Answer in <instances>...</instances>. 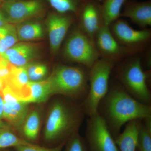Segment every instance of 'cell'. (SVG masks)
<instances>
[{
    "label": "cell",
    "mask_w": 151,
    "mask_h": 151,
    "mask_svg": "<svg viewBox=\"0 0 151 151\" xmlns=\"http://www.w3.org/2000/svg\"><path fill=\"white\" fill-rule=\"evenodd\" d=\"M98 112L105 120L114 138L128 122L151 118V105L138 101L120 84L109 87L99 105Z\"/></svg>",
    "instance_id": "1"
},
{
    "label": "cell",
    "mask_w": 151,
    "mask_h": 151,
    "mask_svg": "<svg viewBox=\"0 0 151 151\" xmlns=\"http://www.w3.org/2000/svg\"><path fill=\"white\" fill-rule=\"evenodd\" d=\"M86 116L83 103L72 104L63 100L52 105L44 133V140L55 146L65 143L78 133Z\"/></svg>",
    "instance_id": "2"
},
{
    "label": "cell",
    "mask_w": 151,
    "mask_h": 151,
    "mask_svg": "<svg viewBox=\"0 0 151 151\" xmlns=\"http://www.w3.org/2000/svg\"><path fill=\"white\" fill-rule=\"evenodd\" d=\"M89 70L86 68L60 65L49 77L52 94L84 101L89 91Z\"/></svg>",
    "instance_id": "3"
},
{
    "label": "cell",
    "mask_w": 151,
    "mask_h": 151,
    "mask_svg": "<svg viewBox=\"0 0 151 151\" xmlns=\"http://www.w3.org/2000/svg\"><path fill=\"white\" fill-rule=\"evenodd\" d=\"M149 73L143 70L140 58L134 57L119 66L116 77L119 84L132 97L150 105L151 93L147 84Z\"/></svg>",
    "instance_id": "4"
},
{
    "label": "cell",
    "mask_w": 151,
    "mask_h": 151,
    "mask_svg": "<svg viewBox=\"0 0 151 151\" xmlns=\"http://www.w3.org/2000/svg\"><path fill=\"white\" fill-rule=\"evenodd\" d=\"M114 64L102 58L96 61L89 70V91L83 101L86 116L98 112L100 102L108 93L109 79Z\"/></svg>",
    "instance_id": "5"
},
{
    "label": "cell",
    "mask_w": 151,
    "mask_h": 151,
    "mask_svg": "<svg viewBox=\"0 0 151 151\" xmlns=\"http://www.w3.org/2000/svg\"><path fill=\"white\" fill-rule=\"evenodd\" d=\"M65 58L89 69L100 58L94 41L78 26L73 29L63 47Z\"/></svg>",
    "instance_id": "6"
},
{
    "label": "cell",
    "mask_w": 151,
    "mask_h": 151,
    "mask_svg": "<svg viewBox=\"0 0 151 151\" xmlns=\"http://www.w3.org/2000/svg\"><path fill=\"white\" fill-rule=\"evenodd\" d=\"M84 139L89 151H119L115 138L98 112L87 120Z\"/></svg>",
    "instance_id": "7"
},
{
    "label": "cell",
    "mask_w": 151,
    "mask_h": 151,
    "mask_svg": "<svg viewBox=\"0 0 151 151\" xmlns=\"http://www.w3.org/2000/svg\"><path fill=\"white\" fill-rule=\"evenodd\" d=\"M94 42L100 58L113 64L138 52L119 44L112 35L109 26L105 24L96 35Z\"/></svg>",
    "instance_id": "8"
},
{
    "label": "cell",
    "mask_w": 151,
    "mask_h": 151,
    "mask_svg": "<svg viewBox=\"0 0 151 151\" xmlns=\"http://www.w3.org/2000/svg\"><path fill=\"white\" fill-rule=\"evenodd\" d=\"M109 27L112 35L119 44L138 52L150 40V29H134L123 19L116 20L109 26Z\"/></svg>",
    "instance_id": "9"
},
{
    "label": "cell",
    "mask_w": 151,
    "mask_h": 151,
    "mask_svg": "<svg viewBox=\"0 0 151 151\" xmlns=\"http://www.w3.org/2000/svg\"><path fill=\"white\" fill-rule=\"evenodd\" d=\"M9 23L19 24L38 17L44 9L41 0H4L0 6Z\"/></svg>",
    "instance_id": "10"
},
{
    "label": "cell",
    "mask_w": 151,
    "mask_h": 151,
    "mask_svg": "<svg viewBox=\"0 0 151 151\" xmlns=\"http://www.w3.org/2000/svg\"><path fill=\"white\" fill-rule=\"evenodd\" d=\"M4 101L3 119L8 124L21 131L28 115L27 103L20 101L8 86L0 91Z\"/></svg>",
    "instance_id": "11"
},
{
    "label": "cell",
    "mask_w": 151,
    "mask_h": 151,
    "mask_svg": "<svg viewBox=\"0 0 151 151\" xmlns=\"http://www.w3.org/2000/svg\"><path fill=\"white\" fill-rule=\"evenodd\" d=\"M77 16L78 27L94 41L101 28L104 25L101 3L96 0H84Z\"/></svg>",
    "instance_id": "12"
},
{
    "label": "cell",
    "mask_w": 151,
    "mask_h": 151,
    "mask_svg": "<svg viewBox=\"0 0 151 151\" xmlns=\"http://www.w3.org/2000/svg\"><path fill=\"white\" fill-rule=\"evenodd\" d=\"M73 19L68 14L52 13L47 21L50 45L54 54L59 51L63 42L67 34Z\"/></svg>",
    "instance_id": "13"
},
{
    "label": "cell",
    "mask_w": 151,
    "mask_h": 151,
    "mask_svg": "<svg viewBox=\"0 0 151 151\" xmlns=\"http://www.w3.org/2000/svg\"><path fill=\"white\" fill-rule=\"evenodd\" d=\"M123 7L120 17L130 19L142 29L151 26V0L143 2L127 0Z\"/></svg>",
    "instance_id": "14"
},
{
    "label": "cell",
    "mask_w": 151,
    "mask_h": 151,
    "mask_svg": "<svg viewBox=\"0 0 151 151\" xmlns=\"http://www.w3.org/2000/svg\"><path fill=\"white\" fill-rule=\"evenodd\" d=\"M37 54V48L35 45L21 42L16 44L1 57L11 65L16 67H24L35 58Z\"/></svg>",
    "instance_id": "15"
},
{
    "label": "cell",
    "mask_w": 151,
    "mask_h": 151,
    "mask_svg": "<svg viewBox=\"0 0 151 151\" xmlns=\"http://www.w3.org/2000/svg\"><path fill=\"white\" fill-rule=\"evenodd\" d=\"M142 120L128 122L123 132L115 138L119 151H137L138 133Z\"/></svg>",
    "instance_id": "16"
},
{
    "label": "cell",
    "mask_w": 151,
    "mask_h": 151,
    "mask_svg": "<svg viewBox=\"0 0 151 151\" xmlns=\"http://www.w3.org/2000/svg\"><path fill=\"white\" fill-rule=\"evenodd\" d=\"M52 94L51 83L48 78L40 81H29L22 101L27 104L42 103Z\"/></svg>",
    "instance_id": "17"
},
{
    "label": "cell",
    "mask_w": 151,
    "mask_h": 151,
    "mask_svg": "<svg viewBox=\"0 0 151 151\" xmlns=\"http://www.w3.org/2000/svg\"><path fill=\"white\" fill-rule=\"evenodd\" d=\"M29 81L25 66L16 67L12 65L10 74L5 85L8 86L21 101Z\"/></svg>",
    "instance_id": "18"
},
{
    "label": "cell",
    "mask_w": 151,
    "mask_h": 151,
    "mask_svg": "<svg viewBox=\"0 0 151 151\" xmlns=\"http://www.w3.org/2000/svg\"><path fill=\"white\" fill-rule=\"evenodd\" d=\"M127 0H103L101 3L103 22L109 26L119 19L122 9Z\"/></svg>",
    "instance_id": "19"
},
{
    "label": "cell",
    "mask_w": 151,
    "mask_h": 151,
    "mask_svg": "<svg viewBox=\"0 0 151 151\" xmlns=\"http://www.w3.org/2000/svg\"><path fill=\"white\" fill-rule=\"evenodd\" d=\"M16 28L18 40L23 41L39 39L44 36L41 24L37 22H24L18 24Z\"/></svg>",
    "instance_id": "20"
},
{
    "label": "cell",
    "mask_w": 151,
    "mask_h": 151,
    "mask_svg": "<svg viewBox=\"0 0 151 151\" xmlns=\"http://www.w3.org/2000/svg\"><path fill=\"white\" fill-rule=\"evenodd\" d=\"M39 114L33 111L27 115L21 130L23 139L31 144L37 140L39 132L40 119Z\"/></svg>",
    "instance_id": "21"
},
{
    "label": "cell",
    "mask_w": 151,
    "mask_h": 151,
    "mask_svg": "<svg viewBox=\"0 0 151 151\" xmlns=\"http://www.w3.org/2000/svg\"><path fill=\"white\" fill-rule=\"evenodd\" d=\"M31 144L16 134L8 124L0 122V150Z\"/></svg>",
    "instance_id": "22"
},
{
    "label": "cell",
    "mask_w": 151,
    "mask_h": 151,
    "mask_svg": "<svg viewBox=\"0 0 151 151\" xmlns=\"http://www.w3.org/2000/svg\"><path fill=\"white\" fill-rule=\"evenodd\" d=\"M18 41L16 28L14 24L8 23L0 28V55L1 56Z\"/></svg>",
    "instance_id": "23"
},
{
    "label": "cell",
    "mask_w": 151,
    "mask_h": 151,
    "mask_svg": "<svg viewBox=\"0 0 151 151\" xmlns=\"http://www.w3.org/2000/svg\"><path fill=\"white\" fill-rule=\"evenodd\" d=\"M137 151H151V118L141 121Z\"/></svg>",
    "instance_id": "24"
},
{
    "label": "cell",
    "mask_w": 151,
    "mask_h": 151,
    "mask_svg": "<svg viewBox=\"0 0 151 151\" xmlns=\"http://www.w3.org/2000/svg\"><path fill=\"white\" fill-rule=\"evenodd\" d=\"M56 12L75 14L77 16L84 0H47Z\"/></svg>",
    "instance_id": "25"
},
{
    "label": "cell",
    "mask_w": 151,
    "mask_h": 151,
    "mask_svg": "<svg viewBox=\"0 0 151 151\" xmlns=\"http://www.w3.org/2000/svg\"><path fill=\"white\" fill-rule=\"evenodd\" d=\"M25 67L30 81H42L47 74V68L41 63H29Z\"/></svg>",
    "instance_id": "26"
},
{
    "label": "cell",
    "mask_w": 151,
    "mask_h": 151,
    "mask_svg": "<svg viewBox=\"0 0 151 151\" xmlns=\"http://www.w3.org/2000/svg\"><path fill=\"white\" fill-rule=\"evenodd\" d=\"M65 146L64 151H89L85 139L78 133L69 139Z\"/></svg>",
    "instance_id": "27"
},
{
    "label": "cell",
    "mask_w": 151,
    "mask_h": 151,
    "mask_svg": "<svg viewBox=\"0 0 151 151\" xmlns=\"http://www.w3.org/2000/svg\"><path fill=\"white\" fill-rule=\"evenodd\" d=\"M65 143L50 147H42L35 144H29L18 146L14 148L16 151H62Z\"/></svg>",
    "instance_id": "28"
},
{
    "label": "cell",
    "mask_w": 151,
    "mask_h": 151,
    "mask_svg": "<svg viewBox=\"0 0 151 151\" xmlns=\"http://www.w3.org/2000/svg\"><path fill=\"white\" fill-rule=\"evenodd\" d=\"M9 23L4 13L0 9V28L3 27L7 24Z\"/></svg>",
    "instance_id": "29"
},
{
    "label": "cell",
    "mask_w": 151,
    "mask_h": 151,
    "mask_svg": "<svg viewBox=\"0 0 151 151\" xmlns=\"http://www.w3.org/2000/svg\"><path fill=\"white\" fill-rule=\"evenodd\" d=\"M4 115V101L0 94V122L2 121Z\"/></svg>",
    "instance_id": "30"
},
{
    "label": "cell",
    "mask_w": 151,
    "mask_h": 151,
    "mask_svg": "<svg viewBox=\"0 0 151 151\" xmlns=\"http://www.w3.org/2000/svg\"><path fill=\"white\" fill-rule=\"evenodd\" d=\"M5 84V81L0 77V91L1 90Z\"/></svg>",
    "instance_id": "31"
},
{
    "label": "cell",
    "mask_w": 151,
    "mask_h": 151,
    "mask_svg": "<svg viewBox=\"0 0 151 151\" xmlns=\"http://www.w3.org/2000/svg\"><path fill=\"white\" fill-rule=\"evenodd\" d=\"M3 60H4V59L2 58L1 56L0 55V65H1V63H2V62H3Z\"/></svg>",
    "instance_id": "32"
},
{
    "label": "cell",
    "mask_w": 151,
    "mask_h": 151,
    "mask_svg": "<svg viewBox=\"0 0 151 151\" xmlns=\"http://www.w3.org/2000/svg\"><path fill=\"white\" fill-rule=\"evenodd\" d=\"M97 1L99 2V3H102L103 2V0H96Z\"/></svg>",
    "instance_id": "33"
},
{
    "label": "cell",
    "mask_w": 151,
    "mask_h": 151,
    "mask_svg": "<svg viewBox=\"0 0 151 151\" xmlns=\"http://www.w3.org/2000/svg\"><path fill=\"white\" fill-rule=\"evenodd\" d=\"M3 1L4 0H0V6L1 5Z\"/></svg>",
    "instance_id": "34"
},
{
    "label": "cell",
    "mask_w": 151,
    "mask_h": 151,
    "mask_svg": "<svg viewBox=\"0 0 151 151\" xmlns=\"http://www.w3.org/2000/svg\"><path fill=\"white\" fill-rule=\"evenodd\" d=\"M6 1H17V0H6Z\"/></svg>",
    "instance_id": "35"
},
{
    "label": "cell",
    "mask_w": 151,
    "mask_h": 151,
    "mask_svg": "<svg viewBox=\"0 0 151 151\" xmlns=\"http://www.w3.org/2000/svg\"><path fill=\"white\" fill-rule=\"evenodd\" d=\"M130 1H136V0H130Z\"/></svg>",
    "instance_id": "36"
},
{
    "label": "cell",
    "mask_w": 151,
    "mask_h": 151,
    "mask_svg": "<svg viewBox=\"0 0 151 151\" xmlns=\"http://www.w3.org/2000/svg\"><path fill=\"white\" fill-rule=\"evenodd\" d=\"M9 151V150H6V151Z\"/></svg>",
    "instance_id": "37"
},
{
    "label": "cell",
    "mask_w": 151,
    "mask_h": 151,
    "mask_svg": "<svg viewBox=\"0 0 151 151\" xmlns=\"http://www.w3.org/2000/svg\"></svg>",
    "instance_id": "38"
}]
</instances>
